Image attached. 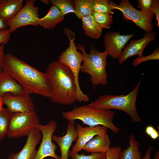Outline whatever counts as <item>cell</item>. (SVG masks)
Segmentation results:
<instances>
[{"mask_svg":"<svg viewBox=\"0 0 159 159\" xmlns=\"http://www.w3.org/2000/svg\"><path fill=\"white\" fill-rule=\"evenodd\" d=\"M22 86L26 94L50 98L52 87L47 74L38 70L9 53L5 54L2 68Z\"/></svg>","mask_w":159,"mask_h":159,"instance_id":"1","label":"cell"},{"mask_svg":"<svg viewBox=\"0 0 159 159\" xmlns=\"http://www.w3.org/2000/svg\"><path fill=\"white\" fill-rule=\"evenodd\" d=\"M51 83L50 98L61 105L72 104L76 101V86L74 76L70 69L58 61L48 66L45 72Z\"/></svg>","mask_w":159,"mask_h":159,"instance_id":"2","label":"cell"},{"mask_svg":"<svg viewBox=\"0 0 159 159\" xmlns=\"http://www.w3.org/2000/svg\"><path fill=\"white\" fill-rule=\"evenodd\" d=\"M116 113L111 110L96 108L87 105L75 107L71 110L63 112L62 115L69 121L79 120L88 126H102L117 133L120 129L113 122Z\"/></svg>","mask_w":159,"mask_h":159,"instance_id":"3","label":"cell"},{"mask_svg":"<svg viewBox=\"0 0 159 159\" xmlns=\"http://www.w3.org/2000/svg\"><path fill=\"white\" fill-rule=\"evenodd\" d=\"M141 79L133 90L126 95H103L88 104L96 108L105 110H119L125 112L132 122L142 121L137 108L136 101Z\"/></svg>","mask_w":159,"mask_h":159,"instance_id":"4","label":"cell"},{"mask_svg":"<svg viewBox=\"0 0 159 159\" xmlns=\"http://www.w3.org/2000/svg\"><path fill=\"white\" fill-rule=\"evenodd\" d=\"M77 45L78 49L81 51L83 56L81 72L90 75V81L94 86L107 85L108 76L106 67L107 59L108 55L107 52L105 51L99 52L91 45L90 53H87L83 44H78Z\"/></svg>","mask_w":159,"mask_h":159,"instance_id":"5","label":"cell"},{"mask_svg":"<svg viewBox=\"0 0 159 159\" xmlns=\"http://www.w3.org/2000/svg\"><path fill=\"white\" fill-rule=\"evenodd\" d=\"M69 40V46L63 52L59 57L58 61L68 67L72 73L76 86V101L78 102H87L89 98L82 92L79 80V75L83 60L82 53L77 50L78 47L74 42L75 34L73 32L66 33Z\"/></svg>","mask_w":159,"mask_h":159,"instance_id":"6","label":"cell"},{"mask_svg":"<svg viewBox=\"0 0 159 159\" xmlns=\"http://www.w3.org/2000/svg\"><path fill=\"white\" fill-rule=\"evenodd\" d=\"M39 124V120L34 110L11 114L6 135L11 138L27 136Z\"/></svg>","mask_w":159,"mask_h":159,"instance_id":"7","label":"cell"},{"mask_svg":"<svg viewBox=\"0 0 159 159\" xmlns=\"http://www.w3.org/2000/svg\"><path fill=\"white\" fill-rule=\"evenodd\" d=\"M119 4L117 5L115 3L113 8L121 11L125 20L132 21L137 26L147 33L152 31L153 26V14L146 13L136 9L128 0H122Z\"/></svg>","mask_w":159,"mask_h":159,"instance_id":"8","label":"cell"},{"mask_svg":"<svg viewBox=\"0 0 159 159\" xmlns=\"http://www.w3.org/2000/svg\"><path fill=\"white\" fill-rule=\"evenodd\" d=\"M35 1L34 0L26 1L25 5L16 16L7 22L8 29L11 33L24 26H38V21L40 18L38 14L39 8L34 5Z\"/></svg>","mask_w":159,"mask_h":159,"instance_id":"9","label":"cell"},{"mask_svg":"<svg viewBox=\"0 0 159 159\" xmlns=\"http://www.w3.org/2000/svg\"><path fill=\"white\" fill-rule=\"evenodd\" d=\"M57 126L54 120H51L46 125L39 124L37 126V128L42 134V140L34 159H43L49 156L54 159H60V157L55 153L57 147L52 139Z\"/></svg>","mask_w":159,"mask_h":159,"instance_id":"10","label":"cell"},{"mask_svg":"<svg viewBox=\"0 0 159 159\" xmlns=\"http://www.w3.org/2000/svg\"><path fill=\"white\" fill-rule=\"evenodd\" d=\"M120 32L113 31L107 32L103 39L104 47L108 55L113 59H119L122 49L129 40L135 35L134 33L121 35Z\"/></svg>","mask_w":159,"mask_h":159,"instance_id":"11","label":"cell"},{"mask_svg":"<svg viewBox=\"0 0 159 159\" xmlns=\"http://www.w3.org/2000/svg\"><path fill=\"white\" fill-rule=\"evenodd\" d=\"M156 32L151 31L146 34L143 37L137 40H132L124 48L119 59V63H123L128 58L137 55L138 57L143 56V52L145 47L155 39Z\"/></svg>","mask_w":159,"mask_h":159,"instance_id":"12","label":"cell"},{"mask_svg":"<svg viewBox=\"0 0 159 159\" xmlns=\"http://www.w3.org/2000/svg\"><path fill=\"white\" fill-rule=\"evenodd\" d=\"M2 97L3 104L11 114L34 110V105L29 95L15 96L7 93Z\"/></svg>","mask_w":159,"mask_h":159,"instance_id":"13","label":"cell"},{"mask_svg":"<svg viewBox=\"0 0 159 159\" xmlns=\"http://www.w3.org/2000/svg\"><path fill=\"white\" fill-rule=\"evenodd\" d=\"M76 129L78 138L71 151L76 153L82 150L85 145L95 136L107 134L108 129L100 125L83 127L79 124H76Z\"/></svg>","mask_w":159,"mask_h":159,"instance_id":"14","label":"cell"},{"mask_svg":"<svg viewBox=\"0 0 159 159\" xmlns=\"http://www.w3.org/2000/svg\"><path fill=\"white\" fill-rule=\"evenodd\" d=\"M26 143L22 149L17 153H10L8 159H34L37 150L36 147L42 136L37 128L33 130L29 134Z\"/></svg>","mask_w":159,"mask_h":159,"instance_id":"15","label":"cell"},{"mask_svg":"<svg viewBox=\"0 0 159 159\" xmlns=\"http://www.w3.org/2000/svg\"><path fill=\"white\" fill-rule=\"evenodd\" d=\"M74 121L67 123V132L64 136L59 137L54 135L52 136V140L59 146L61 153L60 159H68L69 149L72 143L76 141L78 136Z\"/></svg>","mask_w":159,"mask_h":159,"instance_id":"16","label":"cell"},{"mask_svg":"<svg viewBox=\"0 0 159 159\" xmlns=\"http://www.w3.org/2000/svg\"><path fill=\"white\" fill-rule=\"evenodd\" d=\"M9 93L15 96L26 95L18 82L9 73L2 70L0 72V95Z\"/></svg>","mask_w":159,"mask_h":159,"instance_id":"17","label":"cell"},{"mask_svg":"<svg viewBox=\"0 0 159 159\" xmlns=\"http://www.w3.org/2000/svg\"><path fill=\"white\" fill-rule=\"evenodd\" d=\"M111 141L107 134L95 136L84 146L82 150L91 153H106L109 150Z\"/></svg>","mask_w":159,"mask_h":159,"instance_id":"18","label":"cell"},{"mask_svg":"<svg viewBox=\"0 0 159 159\" xmlns=\"http://www.w3.org/2000/svg\"><path fill=\"white\" fill-rule=\"evenodd\" d=\"M23 0H0V18L6 22L13 19L23 6Z\"/></svg>","mask_w":159,"mask_h":159,"instance_id":"19","label":"cell"},{"mask_svg":"<svg viewBox=\"0 0 159 159\" xmlns=\"http://www.w3.org/2000/svg\"><path fill=\"white\" fill-rule=\"evenodd\" d=\"M64 19V16L59 9L56 6L52 5L46 15L39 18L38 24L45 29H50L54 28Z\"/></svg>","mask_w":159,"mask_h":159,"instance_id":"20","label":"cell"},{"mask_svg":"<svg viewBox=\"0 0 159 159\" xmlns=\"http://www.w3.org/2000/svg\"><path fill=\"white\" fill-rule=\"evenodd\" d=\"M128 143V147L120 152L118 159H142L140 143L132 134L129 135Z\"/></svg>","mask_w":159,"mask_h":159,"instance_id":"21","label":"cell"},{"mask_svg":"<svg viewBox=\"0 0 159 159\" xmlns=\"http://www.w3.org/2000/svg\"><path fill=\"white\" fill-rule=\"evenodd\" d=\"M82 26L85 35L94 39H98L102 34V29L90 14L81 19Z\"/></svg>","mask_w":159,"mask_h":159,"instance_id":"22","label":"cell"},{"mask_svg":"<svg viewBox=\"0 0 159 159\" xmlns=\"http://www.w3.org/2000/svg\"><path fill=\"white\" fill-rule=\"evenodd\" d=\"M115 3L109 0H90V8L95 12L113 14Z\"/></svg>","mask_w":159,"mask_h":159,"instance_id":"23","label":"cell"},{"mask_svg":"<svg viewBox=\"0 0 159 159\" xmlns=\"http://www.w3.org/2000/svg\"><path fill=\"white\" fill-rule=\"evenodd\" d=\"M74 13L78 18L90 15L92 12L90 5V0H74Z\"/></svg>","mask_w":159,"mask_h":159,"instance_id":"24","label":"cell"},{"mask_svg":"<svg viewBox=\"0 0 159 159\" xmlns=\"http://www.w3.org/2000/svg\"><path fill=\"white\" fill-rule=\"evenodd\" d=\"M11 115L7 108H3L0 111V142L6 135Z\"/></svg>","mask_w":159,"mask_h":159,"instance_id":"25","label":"cell"},{"mask_svg":"<svg viewBox=\"0 0 159 159\" xmlns=\"http://www.w3.org/2000/svg\"><path fill=\"white\" fill-rule=\"evenodd\" d=\"M91 15L98 24L102 29H109L113 21L110 14L99 13L92 11Z\"/></svg>","mask_w":159,"mask_h":159,"instance_id":"26","label":"cell"},{"mask_svg":"<svg viewBox=\"0 0 159 159\" xmlns=\"http://www.w3.org/2000/svg\"><path fill=\"white\" fill-rule=\"evenodd\" d=\"M50 1L52 5L56 6L59 9L64 16L71 13H74L73 1L51 0Z\"/></svg>","mask_w":159,"mask_h":159,"instance_id":"27","label":"cell"},{"mask_svg":"<svg viewBox=\"0 0 159 159\" xmlns=\"http://www.w3.org/2000/svg\"><path fill=\"white\" fill-rule=\"evenodd\" d=\"M69 156L71 159H106V153H91L90 154L85 155L79 154L70 150Z\"/></svg>","mask_w":159,"mask_h":159,"instance_id":"28","label":"cell"},{"mask_svg":"<svg viewBox=\"0 0 159 159\" xmlns=\"http://www.w3.org/2000/svg\"><path fill=\"white\" fill-rule=\"evenodd\" d=\"M159 49L156 48L151 54L146 56L138 57L134 59L132 62V65L135 67L138 66L141 63L153 60H159Z\"/></svg>","mask_w":159,"mask_h":159,"instance_id":"29","label":"cell"},{"mask_svg":"<svg viewBox=\"0 0 159 159\" xmlns=\"http://www.w3.org/2000/svg\"><path fill=\"white\" fill-rule=\"evenodd\" d=\"M152 1V0H137L138 7L145 13L153 14L151 9Z\"/></svg>","mask_w":159,"mask_h":159,"instance_id":"30","label":"cell"},{"mask_svg":"<svg viewBox=\"0 0 159 159\" xmlns=\"http://www.w3.org/2000/svg\"><path fill=\"white\" fill-rule=\"evenodd\" d=\"M121 149V147L120 146H116L110 148L106 153V159H118Z\"/></svg>","mask_w":159,"mask_h":159,"instance_id":"31","label":"cell"},{"mask_svg":"<svg viewBox=\"0 0 159 159\" xmlns=\"http://www.w3.org/2000/svg\"><path fill=\"white\" fill-rule=\"evenodd\" d=\"M146 134L153 140H156L159 137V132L152 125L147 126L145 129Z\"/></svg>","mask_w":159,"mask_h":159,"instance_id":"32","label":"cell"},{"mask_svg":"<svg viewBox=\"0 0 159 159\" xmlns=\"http://www.w3.org/2000/svg\"><path fill=\"white\" fill-rule=\"evenodd\" d=\"M11 33L8 29L0 30V45H6L10 40Z\"/></svg>","mask_w":159,"mask_h":159,"instance_id":"33","label":"cell"},{"mask_svg":"<svg viewBox=\"0 0 159 159\" xmlns=\"http://www.w3.org/2000/svg\"><path fill=\"white\" fill-rule=\"evenodd\" d=\"M152 11L153 14L155 15L157 25L159 28V1L158 0H152L151 5Z\"/></svg>","mask_w":159,"mask_h":159,"instance_id":"34","label":"cell"},{"mask_svg":"<svg viewBox=\"0 0 159 159\" xmlns=\"http://www.w3.org/2000/svg\"><path fill=\"white\" fill-rule=\"evenodd\" d=\"M4 45L1 44L0 45V72L2 70L5 54L4 52Z\"/></svg>","mask_w":159,"mask_h":159,"instance_id":"35","label":"cell"},{"mask_svg":"<svg viewBox=\"0 0 159 159\" xmlns=\"http://www.w3.org/2000/svg\"><path fill=\"white\" fill-rule=\"evenodd\" d=\"M153 150V148L152 146H150L148 147L147 149L145 155L142 159H150L151 154Z\"/></svg>","mask_w":159,"mask_h":159,"instance_id":"36","label":"cell"},{"mask_svg":"<svg viewBox=\"0 0 159 159\" xmlns=\"http://www.w3.org/2000/svg\"><path fill=\"white\" fill-rule=\"evenodd\" d=\"M8 28L7 22L0 18V30L7 29Z\"/></svg>","mask_w":159,"mask_h":159,"instance_id":"37","label":"cell"},{"mask_svg":"<svg viewBox=\"0 0 159 159\" xmlns=\"http://www.w3.org/2000/svg\"><path fill=\"white\" fill-rule=\"evenodd\" d=\"M3 100L2 96L0 95V111H1L3 108Z\"/></svg>","mask_w":159,"mask_h":159,"instance_id":"38","label":"cell"},{"mask_svg":"<svg viewBox=\"0 0 159 159\" xmlns=\"http://www.w3.org/2000/svg\"><path fill=\"white\" fill-rule=\"evenodd\" d=\"M154 159H159V151H158L155 154Z\"/></svg>","mask_w":159,"mask_h":159,"instance_id":"39","label":"cell"},{"mask_svg":"<svg viewBox=\"0 0 159 159\" xmlns=\"http://www.w3.org/2000/svg\"><path fill=\"white\" fill-rule=\"evenodd\" d=\"M43 3L46 4H49V1L48 0H42Z\"/></svg>","mask_w":159,"mask_h":159,"instance_id":"40","label":"cell"}]
</instances>
